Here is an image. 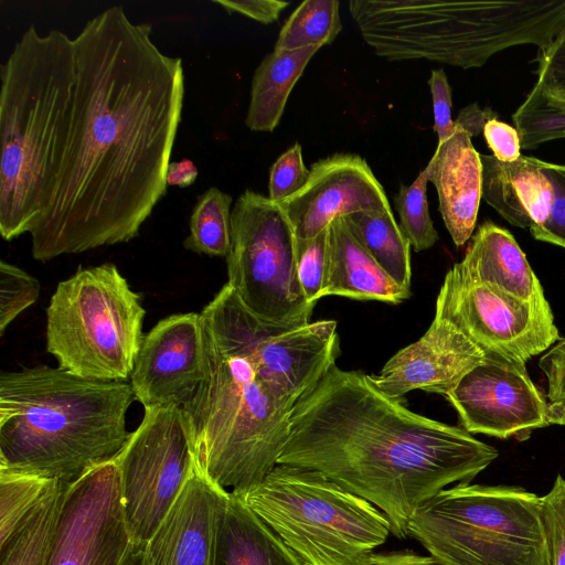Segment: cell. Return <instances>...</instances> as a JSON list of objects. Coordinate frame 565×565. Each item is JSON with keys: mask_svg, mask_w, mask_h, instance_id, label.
<instances>
[{"mask_svg": "<svg viewBox=\"0 0 565 565\" xmlns=\"http://www.w3.org/2000/svg\"><path fill=\"white\" fill-rule=\"evenodd\" d=\"M480 158L486 203L516 227L531 230L543 224L554 203V189L541 159L523 154L513 162H501L492 154Z\"/></svg>", "mask_w": 565, "mask_h": 565, "instance_id": "cell-21", "label": "cell"}, {"mask_svg": "<svg viewBox=\"0 0 565 565\" xmlns=\"http://www.w3.org/2000/svg\"><path fill=\"white\" fill-rule=\"evenodd\" d=\"M319 47L275 50L256 67L245 125L271 132L279 125L288 97Z\"/></svg>", "mask_w": 565, "mask_h": 565, "instance_id": "cell-25", "label": "cell"}, {"mask_svg": "<svg viewBox=\"0 0 565 565\" xmlns=\"http://www.w3.org/2000/svg\"><path fill=\"white\" fill-rule=\"evenodd\" d=\"M427 83L433 98L434 130L438 136V143H443L455 131L451 119V87L443 68L433 70Z\"/></svg>", "mask_w": 565, "mask_h": 565, "instance_id": "cell-39", "label": "cell"}, {"mask_svg": "<svg viewBox=\"0 0 565 565\" xmlns=\"http://www.w3.org/2000/svg\"><path fill=\"white\" fill-rule=\"evenodd\" d=\"M212 565H299L280 539L230 492L216 524Z\"/></svg>", "mask_w": 565, "mask_h": 565, "instance_id": "cell-24", "label": "cell"}, {"mask_svg": "<svg viewBox=\"0 0 565 565\" xmlns=\"http://www.w3.org/2000/svg\"><path fill=\"white\" fill-rule=\"evenodd\" d=\"M206 376V352L200 313H174L145 334L130 385L145 408L183 407Z\"/></svg>", "mask_w": 565, "mask_h": 565, "instance_id": "cell-16", "label": "cell"}, {"mask_svg": "<svg viewBox=\"0 0 565 565\" xmlns=\"http://www.w3.org/2000/svg\"><path fill=\"white\" fill-rule=\"evenodd\" d=\"M228 13H239L257 22L269 24L275 22L280 13L289 6L280 0H213Z\"/></svg>", "mask_w": 565, "mask_h": 565, "instance_id": "cell-42", "label": "cell"}, {"mask_svg": "<svg viewBox=\"0 0 565 565\" xmlns=\"http://www.w3.org/2000/svg\"><path fill=\"white\" fill-rule=\"evenodd\" d=\"M541 516L550 565H565V479L561 475L541 497Z\"/></svg>", "mask_w": 565, "mask_h": 565, "instance_id": "cell-35", "label": "cell"}, {"mask_svg": "<svg viewBox=\"0 0 565 565\" xmlns=\"http://www.w3.org/2000/svg\"><path fill=\"white\" fill-rule=\"evenodd\" d=\"M408 534L444 565H550L541 497L520 487L445 488L415 511Z\"/></svg>", "mask_w": 565, "mask_h": 565, "instance_id": "cell-8", "label": "cell"}, {"mask_svg": "<svg viewBox=\"0 0 565 565\" xmlns=\"http://www.w3.org/2000/svg\"><path fill=\"white\" fill-rule=\"evenodd\" d=\"M539 366L547 380L546 397L565 425V339L542 355Z\"/></svg>", "mask_w": 565, "mask_h": 565, "instance_id": "cell-38", "label": "cell"}, {"mask_svg": "<svg viewBox=\"0 0 565 565\" xmlns=\"http://www.w3.org/2000/svg\"><path fill=\"white\" fill-rule=\"evenodd\" d=\"M199 171L194 162L188 158L170 162L166 173L168 185L186 188L192 185L198 178Z\"/></svg>", "mask_w": 565, "mask_h": 565, "instance_id": "cell-45", "label": "cell"}, {"mask_svg": "<svg viewBox=\"0 0 565 565\" xmlns=\"http://www.w3.org/2000/svg\"><path fill=\"white\" fill-rule=\"evenodd\" d=\"M228 493L193 459L180 494L145 545L149 565H212L217 518Z\"/></svg>", "mask_w": 565, "mask_h": 565, "instance_id": "cell-19", "label": "cell"}, {"mask_svg": "<svg viewBox=\"0 0 565 565\" xmlns=\"http://www.w3.org/2000/svg\"><path fill=\"white\" fill-rule=\"evenodd\" d=\"M536 86L565 89V30L547 49L537 52Z\"/></svg>", "mask_w": 565, "mask_h": 565, "instance_id": "cell-40", "label": "cell"}, {"mask_svg": "<svg viewBox=\"0 0 565 565\" xmlns=\"http://www.w3.org/2000/svg\"><path fill=\"white\" fill-rule=\"evenodd\" d=\"M498 457L466 429L417 414L362 371L333 365L301 397L278 463L317 470L382 511L409 536L415 511L447 486L470 482Z\"/></svg>", "mask_w": 565, "mask_h": 565, "instance_id": "cell-2", "label": "cell"}, {"mask_svg": "<svg viewBox=\"0 0 565 565\" xmlns=\"http://www.w3.org/2000/svg\"><path fill=\"white\" fill-rule=\"evenodd\" d=\"M495 117L489 108L481 109L477 104L462 108L454 124L466 130L471 137L482 134L488 119Z\"/></svg>", "mask_w": 565, "mask_h": 565, "instance_id": "cell-44", "label": "cell"}, {"mask_svg": "<svg viewBox=\"0 0 565 565\" xmlns=\"http://www.w3.org/2000/svg\"><path fill=\"white\" fill-rule=\"evenodd\" d=\"M232 245L226 257L227 284L243 305L270 323L298 327L310 322L298 276L296 235L281 207L246 190L231 215Z\"/></svg>", "mask_w": 565, "mask_h": 565, "instance_id": "cell-10", "label": "cell"}, {"mask_svg": "<svg viewBox=\"0 0 565 565\" xmlns=\"http://www.w3.org/2000/svg\"><path fill=\"white\" fill-rule=\"evenodd\" d=\"M446 398L471 435L522 441L537 428L564 425L525 363L498 354H484Z\"/></svg>", "mask_w": 565, "mask_h": 565, "instance_id": "cell-14", "label": "cell"}, {"mask_svg": "<svg viewBox=\"0 0 565 565\" xmlns=\"http://www.w3.org/2000/svg\"><path fill=\"white\" fill-rule=\"evenodd\" d=\"M146 310L117 266L78 268L46 308V350L77 376L126 382L145 333Z\"/></svg>", "mask_w": 565, "mask_h": 565, "instance_id": "cell-9", "label": "cell"}, {"mask_svg": "<svg viewBox=\"0 0 565 565\" xmlns=\"http://www.w3.org/2000/svg\"><path fill=\"white\" fill-rule=\"evenodd\" d=\"M328 270L322 297L340 296L356 300H377L393 305L411 297L360 244L344 217L328 226Z\"/></svg>", "mask_w": 565, "mask_h": 565, "instance_id": "cell-23", "label": "cell"}, {"mask_svg": "<svg viewBox=\"0 0 565 565\" xmlns=\"http://www.w3.org/2000/svg\"><path fill=\"white\" fill-rule=\"evenodd\" d=\"M73 118L55 196L30 231L46 262L127 243L166 195L184 99L182 60L164 54L152 26L121 6L73 38Z\"/></svg>", "mask_w": 565, "mask_h": 565, "instance_id": "cell-1", "label": "cell"}, {"mask_svg": "<svg viewBox=\"0 0 565 565\" xmlns=\"http://www.w3.org/2000/svg\"><path fill=\"white\" fill-rule=\"evenodd\" d=\"M344 220L360 244L402 287L411 290V243L396 223L392 209L359 212Z\"/></svg>", "mask_w": 565, "mask_h": 565, "instance_id": "cell-26", "label": "cell"}, {"mask_svg": "<svg viewBox=\"0 0 565 565\" xmlns=\"http://www.w3.org/2000/svg\"><path fill=\"white\" fill-rule=\"evenodd\" d=\"M310 174L302 159L301 146L295 143L273 163L269 171L268 198L280 202L298 192Z\"/></svg>", "mask_w": 565, "mask_h": 565, "instance_id": "cell-36", "label": "cell"}, {"mask_svg": "<svg viewBox=\"0 0 565 565\" xmlns=\"http://www.w3.org/2000/svg\"><path fill=\"white\" fill-rule=\"evenodd\" d=\"M427 172L424 169L409 185H401L394 196L399 227L415 252L429 249L439 236L429 213Z\"/></svg>", "mask_w": 565, "mask_h": 565, "instance_id": "cell-32", "label": "cell"}, {"mask_svg": "<svg viewBox=\"0 0 565 565\" xmlns=\"http://www.w3.org/2000/svg\"><path fill=\"white\" fill-rule=\"evenodd\" d=\"M435 317L449 322L484 354L526 363L559 340L547 299L522 300L467 277L456 264L439 289Z\"/></svg>", "mask_w": 565, "mask_h": 565, "instance_id": "cell-12", "label": "cell"}, {"mask_svg": "<svg viewBox=\"0 0 565 565\" xmlns=\"http://www.w3.org/2000/svg\"><path fill=\"white\" fill-rule=\"evenodd\" d=\"M55 480L0 468V545L30 516Z\"/></svg>", "mask_w": 565, "mask_h": 565, "instance_id": "cell-31", "label": "cell"}, {"mask_svg": "<svg viewBox=\"0 0 565 565\" xmlns=\"http://www.w3.org/2000/svg\"><path fill=\"white\" fill-rule=\"evenodd\" d=\"M349 11L364 42L388 61L481 67L527 35L519 1L351 0Z\"/></svg>", "mask_w": 565, "mask_h": 565, "instance_id": "cell-6", "label": "cell"}, {"mask_svg": "<svg viewBox=\"0 0 565 565\" xmlns=\"http://www.w3.org/2000/svg\"><path fill=\"white\" fill-rule=\"evenodd\" d=\"M126 382L38 365L0 375V468L73 483L113 460L131 431Z\"/></svg>", "mask_w": 565, "mask_h": 565, "instance_id": "cell-5", "label": "cell"}, {"mask_svg": "<svg viewBox=\"0 0 565 565\" xmlns=\"http://www.w3.org/2000/svg\"><path fill=\"white\" fill-rule=\"evenodd\" d=\"M232 196L212 186L203 192L190 217L183 246L196 254L227 257L232 245Z\"/></svg>", "mask_w": 565, "mask_h": 565, "instance_id": "cell-28", "label": "cell"}, {"mask_svg": "<svg viewBox=\"0 0 565 565\" xmlns=\"http://www.w3.org/2000/svg\"><path fill=\"white\" fill-rule=\"evenodd\" d=\"M337 0H305L285 21L275 50L321 47L330 44L342 30Z\"/></svg>", "mask_w": 565, "mask_h": 565, "instance_id": "cell-29", "label": "cell"}, {"mask_svg": "<svg viewBox=\"0 0 565 565\" xmlns=\"http://www.w3.org/2000/svg\"><path fill=\"white\" fill-rule=\"evenodd\" d=\"M458 268L471 280L522 300L544 298L542 285L514 236L491 221L483 222Z\"/></svg>", "mask_w": 565, "mask_h": 565, "instance_id": "cell-22", "label": "cell"}, {"mask_svg": "<svg viewBox=\"0 0 565 565\" xmlns=\"http://www.w3.org/2000/svg\"><path fill=\"white\" fill-rule=\"evenodd\" d=\"M40 289L35 277L6 260L0 262V335L20 313L36 302Z\"/></svg>", "mask_w": 565, "mask_h": 565, "instance_id": "cell-33", "label": "cell"}, {"mask_svg": "<svg viewBox=\"0 0 565 565\" xmlns=\"http://www.w3.org/2000/svg\"><path fill=\"white\" fill-rule=\"evenodd\" d=\"M232 292L226 282L200 312L206 376L183 409L199 467L242 495L278 465L295 405L259 376L234 320Z\"/></svg>", "mask_w": 565, "mask_h": 565, "instance_id": "cell-4", "label": "cell"}, {"mask_svg": "<svg viewBox=\"0 0 565 565\" xmlns=\"http://www.w3.org/2000/svg\"><path fill=\"white\" fill-rule=\"evenodd\" d=\"M363 565H444L430 555L411 550L374 553Z\"/></svg>", "mask_w": 565, "mask_h": 565, "instance_id": "cell-43", "label": "cell"}, {"mask_svg": "<svg viewBox=\"0 0 565 565\" xmlns=\"http://www.w3.org/2000/svg\"><path fill=\"white\" fill-rule=\"evenodd\" d=\"M189 417L177 405L145 408L141 423L114 458L134 543H147L180 494L192 469Z\"/></svg>", "mask_w": 565, "mask_h": 565, "instance_id": "cell-11", "label": "cell"}, {"mask_svg": "<svg viewBox=\"0 0 565 565\" xmlns=\"http://www.w3.org/2000/svg\"><path fill=\"white\" fill-rule=\"evenodd\" d=\"M297 268L299 281L308 302L322 298L329 255L328 227L310 239H297Z\"/></svg>", "mask_w": 565, "mask_h": 565, "instance_id": "cell-34", "label": "cell"}, {"mask_svg": "<svg viewBox=\"0 0 565 565\" xmlns=\"http://www.w3.org/2000/svg\"><path fill=\"white\" fill-rule=\"evenodd\" d=\"M232 311L259 376L294 405L335 365L340 355L337 321L318 320L298 327L270 323L252 313L234 289Z\"/></svg>", "mask_w": 565, "mask_h": 565, "instance_id": "cell-15", "label": "cell"}, {"mask_svg": "<svg viewBox=\"0 0 565 565\" xmlns=\"http://www.w3.org/2000/svg\"><path fill=\"white\" fill-rule=\"evenodd\" d=\"M541 168L554 189V203L548 217L530 233L541 242L565 248V164L540 160Z\"/></svg>", "mask_w": 565, "mask_h": 565, "instance_id": "cell-37", "label": "cell"}, {"mask_svg": "<svg viewBox=\"0 0 565 565\" xmlns=\"http://www.w3.org/2000/svg\"><path fill=\"white\" fill-rule=\"evenodd\" d=\"M471 138L455 125L452 136L437 143L425 168L437 191L444 224L457 247L471 238L482 199L481 158Z\"/></svg>", "mask_w": 565, "mask_h": 565, "instance_id": "cell-20", "label": "cell"}, {"mask_svg": "<svg viewBox=\"0 0 565 565\" xmlns=\"http://www.w3.org/2000/svg\"><path fill=\"white\" fill-rule=\"evenodd\" d=\"M482 134L497 160L513 162L522 156L520 134L509 124L492 117L484 124Z\"/></svg>", "mask_w": 565, "mask_h": 565, "instance_id": "cell-41", "label": "cell"}, {"mask_svg": "<svg viewBox=\"0 0 565 565\" xmlns=\"http://www.w3.org/2000/svg\"><path fill=\"white\" fill-rule=\"evenodd\" d=\"M132 544L113 459L65 484L44 565H121Z\"/></svg>", "mask_w": 565, "mask_h": 565, "instance_id": "cell-13", "label": "cell"}, {"mask_svg": "<svg viewBox=\"0 0 565 565\" xmlns=\"http://www.w3.org/2000/svg\"><path fill=\"white\" fill-rule=\"evenodd\" d=\"M277 204L297 239L317 236L339 217L391 209L367 162L353 153H335L315 162L305 185Z\"/></svg>", "mask_w": 565, "mask_h": 565, "instance_id": "cell-17", "label": "cell"}, {"mask_svg": "<svg viewBox=\"0 0 565 565\" xmlns=\"http://www.w3.org/2000/svg\"><path fill=\"white\" fill-rule=\"evenodd\" d=\"M65 484L55 481L18 531L0 545V565H44Z\"/></svg>", "mask_w": 565, "mask_h": 565, "instance_id": "cell-27", "label": "cell"}, {"mask_svg": "<svg viewBox=\"0 0 565 565\" xmlns=\"http://www.w3.org/2000/svg\"><path fill=\"white\" fill-rule=\"evenodd\" d=\"M0 79V233L12 241L30 233L55 196L73 118V38L31 25Z\"/></svg>", "mask_w": 565, "mask_h": 565, "instance_id": "cell-3", "label": "cell"}, {"mask_svg": "<svg viewBox=\"0 0 565 565\" xmlns=\"http://www.w3.org/2000/svg\"><path fill=\"white\" fill-rule=\"evenodd\" d=\"M146 543H134L121 565H149Z\"/></svg>", "mask_w": 565, "mask_h": 565, "instance_id": "cell-46", "label": "cell"}, {"mask_svg": "<svg viewBox=\"0 0 565 565\" xmlns=\"http://www.w3.org/2000/svg\"><path fill=\"white\" fill-rule=\"evenodd\" d=\"M239 497L299 565H363L391 533L375 505L308 468L278 463Z\"/></svg>", "mask_w": 565, "mask_h": 565, "instance_id": "cell-7", "label": "cell"}, {"mask_svg": "<svg viewBox=\"0 0 565 565\" xmlns=\"http://www.w3.org/2000/svg\"><path fill=\"white\" fill-rule=\"evenodd\" d=\"M522 149L565 138V89L533 86L512 115Z\"/></svg>", "mask_w": 565, "mask_h": 565, "instance_id": "cell-30", "label": "cell"}, {"mask_svg": "<svg viewBox=\"0 0 565 565\" xmlns=\"http://www.w3.org/2000/svg\"><path fill=\"white\" fill-rule=\"evenodd\" d=\"M484 358L449 322L434 317L427 331L397 351L370 381L385 395L402 399L414 390L447 396Z\"/></svg>", "mask_w": 565, "mask_h": 565, "instance_id": "cell-18", "label": "cell"}]
</instances>
